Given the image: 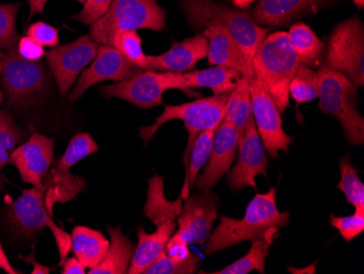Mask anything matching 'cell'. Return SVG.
I'll return each mask as SVG.
<instances>
[{
    "label": "cell",
    "instance_id": "obj_1",
    "mask_svg": "<svg viewBox=\"0 0 364 274\" xmlns=\"http://www.w3.org/2000/svg\"><path fill=\"white\" fill-rule=\"evenodd\" d=\"M220 222L208 237L206 255H213L242 241H252L272 228H283L290 223V214L279 211L276 204V188L267 194H257L242 218L220 216Z\"/></svg>",
    "mask_w": 364,
    "mask_h": 274
},
{
    "label": "cell",
    "instance_id": "obj_2",
    "mask_svg": "<svg viewBox=\"0 0 364 274\" xmlns=\"http://www.w3.org/2000/svg\"><path fill=\"white\" fill-rule=\"evenodd\" d=\"M255 77L271 94L278 110L284 112L289 105V85L302 66L287 32L267 34L252 60Z\"/></svg>",
    "mask_w": 364,
    "mask_h": 274
},
{
    "label": "cell",
    "instance_id": "obj_3",
    "mask_svg": "<svg viewBox=\"0 0 364 274\" xmlns=\"http://www.w3.org/2000/svg\"><path fill=\"white\" fill-rule=\"evenodd\" d=\"M181 6L192 28H205L212 24L224 26L251 63L269 34V28L259 26L250 14L215 3L214 0H182Z\"/></svg>",
    "mask_w": 364,
    "mask_h": 274
},
{
    "label": "cell",
    "instance_id": "obj_4",
    "mask_svg": "<svg viewBox=\"0 0 364 274\" xmlns=\"http://www.w3.org/2000/svg\"><path fill=\"white\" fill-rule=\"evenodd\" d=\"M228 96L229 93L214 94L190 103L166 105L164 107V112L155 120L154 124L139 129V136L144 143L150 142L161 126L171 120H182L188 132L187 148L183 153V164L187 173L194 141L201 132L208 129H218L222 124L226 114Z\"/></svg>",
    "mask_w": 364,
    "mask_h": 274
},
{
    "label": "cell",
    "instance_id": "obj_5",
    "mask_svg": "<svg viewBox=\"0 0 364 274\" xmlns=\"http://www.w3.org/2000/svg\"><path fill=\"white\" fill-rule=\"evenodd\" d=\"M318 75V110L337 118L346 140L353 146L364 142V118L357 107L358 88L343 73L322 66Z\"/></svg>",
    "mask_w": 364,
    "mask_h": 274
},
{
    "label": "cell",
    "instance_id": "obj_6",
    "mask_svg": "<svg viewBox=\"0 0 364 274\" xmlns=\"http://www.w3.org/2000/svg\"><path fill=\"white\" fill-rule=\"evenodd\" d=\"M167 12L156 0H112L109 9L90 28L89 36L100 45L112 46L118 32L167 28Z\"/></svg>",
    "mask_w": 364,
    "mask_h": 274
},
{
    "label": "cell",
    "instance_id": "obj_7",
    "mask_svg": "<svg viewBox=\"0 0 364 274\" xmlns=\"http://www.w3.org/2000/svg\"><path fill=\"white\" fill-rule=\"evenodd\" d=\"M8 221L18 234L26 237L36 236L44 228L53 233L58 247L59 265H63L71 251L73 239L71 235L53 220L52 214L47 210L44 201V187L33 186L22 191V195L14 200L7 210Z\"/></svg>",
    "mask_w": 364,
    "mask_h": 274
},
{
    "label": "cell",
    "instance_id": "obj_8",
    "mask_svg": "<svg viewBox=\"0 0 364 274\" xmlns=\"http://www.w3.org/2000/svg\"><path fill=\"white\" fill-rule=\"evenodd\" d=\"M0 81L8 105L26 107L38 102L48 85V75L41 60L24 59L16 46L5 51L0 65Z\"/></svg>",
    "mask_w": 364,
    "mask_h": 274
},
{
    "label": "cell",
    "instance_id": "obj_9",
    "mask_svg": "<svg viewBox=\"0 0 364 274\" xmlns=\"http://www.w3.org/2000/svg\"><path fill=\"white\" fill-rule=\"evenodd\" d=\"M168 90H180L192 98L200 95L187 87L182 73L153 70H140L128 79L102 87L100 92L105 99L116 98L149 110L161 105L164 93Z\"/></svg>",
    "mask_w": 364,
    "mask_h": 274
},
{
    "label": "cell",
    "instance_id": "obj_10",
    "mask_svg": "<svg viewBox=\"0 0 364 274\" xmlns=\"http://www.w3.org/2000/svg\"><path fill=\"white\" fill-rule=\"evenodd\" d=\"M325 66L343 73L359 89L364 85V28L359 18L346 20L329 36Z\"/></svg>",
    "mask_w": 364,
    "mask_h": 274
},
{
    "label": "cell",
    "instance_id": "obj_11",
    "mask_svg": "<svg viewBox=\"0 0 364 274\" xmlns=\"http://www.w3.org/2000/svg\"><path fill=\"white\" fill-rule=\"evenodd\" d=\"M100 44L90 36H83L68 44L56 46L45 53L59 94L65 96L77 78L95 58Z\"/></svg>",
    "mask_w": 364,
    "mask_h": 274
},
{
    "label": "cell",
    "instance_id": "obj_12",
    "mask_svg": "<svg viewBox=\"0 0 364 274\" xmlns=\"http://www.w3.org/2000/svg\"><path fill=\"white\" fill-rule=\"evenodd\" d=\"M250 95L253 120L264 148L272 159H278L280 151L288 152L294 138L286 134L275 101L255 77L250 79Z\"/></svg>",
    "mask_w": 364,
    "mask_h": 274
},
{
    "label": "cell",
    "instance_id": "obj_13",
    "mask_svg": "<svg viewBox=\"0 0 364 274\" xmlns=\"http://www.w3.org/2000/svg\"><path fill=\"white\" fill-rule=\"evenodd\" d=\"M140 70L138 66L128 60L114 47L100 45L95 58L90 63L89 68H85L81 73L75 88L69 94V102L73 104L79 101L90 88L97 83H104L106 80L119 83Z\"/></svg>",
    "mask_w": 364,
    "mask_h": 274
},
{
    "label": "cell",
    "instance_id": "obj_14",
    "mask_svg": "<svg viewBox=\"0 0 364 274\" xmlns=\"http://www.w3.org/2000/svg\"><path fill=\"white\" fill-rule=\"evenodd\" d=\"M238 150V161L236 167L229 173L227 183L232 191H240L247 187L257 188V176H267L269 159L253 116L247 120Z\"/></svg>",
    "mask_w": 364,
    "mask_h": 274
},
{
    "label": "cell",
    "instance_id": "obj_15",
    "mask_svg": "<svg viewBox=\"0 0 364 274\" xmlns=\"http://www.w3.org/2000/svg\"><path fill=\"white\" fill-rule=\"evenodd\" d=\"M218 208L220 198L210 190L196 194L189 199L187 198L177 218L176 233L185 239L188 245L204 244L218 218Z\"/></svg>",
    "mask_w": 364,
    "mask_h": 274
},
{
    "label": "cell",
    "instance_id": "obj_16",
    "mask_svg": "<svg viewBox=\"0 0 364 274\" xmlns=\"http://www.w3.org/2000/svg\"><path fill=\"white\" fill-rule=\"evenodd\" d=\"M54 146L53 139L33 132L26 142L11 153L9 163L18 169L24 183L41 186L54 163Z\"/></svg>",
    "mask_w": 364,
    "mask_h": 274
},
{
    "label": "cell",
    "instance_id": "obj_17",
    "mask_svg": "<svg viewBox=\"0 0 364 274\" xmlns=\"http://www.w3.org/2000/svg\"><path fill=\"white\" fill-rule=\"evenodd\" d=\"M238 146L239 137L236 128L224 118L222 124L215 130L210 157L203 167V173L198 176L194 184L198 190H212L223 176L228 173L235 161Z\"/></svg>",
    "mask_w": 364,
    "mask_h": 274
},
{
    "label": "cell",
    "instance_id": "obj_18",
    "mask_svg": "<svg viewBox=\"0 0 364 274\" xmlns=\"http://www.w3.org/2000/svg\"><path fill=\"white\" fill-rule=\"evenodd\" d=\"M208 41L204 34L173 43L171 50L161 55L147 56L146 70L185 73L193 70L196 63L208 57Z\"/></svg>",
    "mask_w": 364,
    "mask_h": 274
},
{
    "label": "cell",
    "instance_id": "obj_19",
    "mask_svg": "<svg viewBox=\"0 0 364 274\" xmlns=\"http://www.w3.org/2000/svg\"><path fill=\"white\" fill-rule=\"evenodd\" d=\"M204 36L208 41L210 65L232 69L249 79L255 77L252 63L247 60L240 46L224 26L220 24L206 26Z\"/></svg>",
    "mask_w": 364,
    "mask_h": 274
},
{
    "label": "cell",
    "instance_id": "obj_20",
    "mask_svg": "<svg viewBox=\"0 0 364 274\" xmlns=\"http://www.w3.org/2000/svg\"><path fill=\"white\" fill-rule=\"evenodd\" d=\"M331 0H257L253 20L267 28L286 26L301 17L309 10Z\"/></svg>",
    "mask_w": 364,
    "mask_h": 274
},
{
    "label": "cell",
    "instance_id": "obj_21",
    "mask_svg": "<svg viewBox=\"0 0 364 274\" xmlns=\"http://www.w3.org/2000/svg\"><path fill=\"white\" fill-rule=\"evenodd\" d=\"M177 230V223L157 226L156 231L147 234L142 226L138 228L139 243L131 261L128 273L143 274L163 253L167 241Z\"/></svg>",
    "mask_w": 364,
    "mask_h": 274
},
{
    "label": "cell",
    "instance_id": "obj_22",
    "mask_svg": "<svg viewBox=\"0 0 364 274\" xmlns=\"http://www.w3.org/2000/svg\"><path fill=\"white\" fill-rule=\"evenodd\" d=\"M44 201L49 214H53L55 204H67L85 190V179L71 172L61 171L53 165L43 181Z\"/></svg>",
    "mask_w": 364,
    "mask_h": 274
},
{
    "label": "cell",
    "instance_id": "obj_23",
    "mask_svg": "<svg viewBox=\"0 0 364 274\" xmlns=\"http://www.w3.org/2000/svg\"><path fill=\"white\" fill-rule=\"evenodd\" d=\"M183 208L182 198L171 201L165 196V185L161 176L154 175L149 181L147 200L144 206V216L154 223L155 226L177 223L178 216Z\"/></svg>",
    "mask_w": 364,
    "mask_h": 274
},
{
    "label": "cell",
    "instance_id": "obj_24",
    "mask_svg": "<svg viewBox=\"0 0 364 274\" xmlns=\"http://www.w3.org/2000/svg\"><path fill=\"white\" fill-rule=\"evenodd\" d=\"M110 245L100 265L90 269V274H124L134 255L136 245L122 233L120 228H108Z\"/></svg>",
    "mask_w": 364,
    "mask_h": 274
},
{
    "label": "cell",
    "instance_id": "obj_25",
    "mask_svg": "<svg viewBox=\"0 0 364 274\" xmlns=\"http://www.w3.org/2000/svg\"><path fill=\"white\" fill-rule=\"evenodd\" d=\"M71 239L73 255L87 269H93L102 263L110 245L100 231L81 225L73 228Z\"/></svg>",
    "mask_w": 364,
    "mask_h": 274
},
{
    "label": "cell",
    "instance_id": "obj_26",
    "mask_svg": "<svg viewBox=\"0 0 364 274\" xmlns=\"http://www.w3.org/2000/svg\"><path fill=\"white\" fill-rule=\"evenodd\" d=\"M279 235V228H272L262 236L253 239L250 251L239 260L227 265L224 269L213 272L214 274H247L252 271L265 273V260L269 248Z\"/></svg>",
    "mask_w": 364,
    "mask_h": 274
},
{
    "label": "cell",
    "instance_id": "obj_27",
    "mask_svg": "<svg viewBox=\"0 0 364 274\" xmlns=\"http://www.w3.org/2000/svg\"><path fill=\"white\" fill-rule=\"evenodd\" d=\"M182 77L189 89L208 88L214 94H227L236 88L241 75L226 67L215 66L203 70L188 71L182 73Z\"/></svg>",
    "mask_w": 364,
    "mask_h": 274
},
{
    "label": "cell",
    "instance_id": "obj_28",
    "mask_svg": "<svg viewBox=\"0 0 364 274\" xmlns=\"http://www.w3.org/2000/svg\"><path fill=\"white\" fill-rule=\"evenodd\" d=\"M252 116L251 105L250 79L242 77L237 83L236 88L229 93L226 104L225 120L234 125L238 132L239 143L245 135L247 120Z\"/></svg>",
    "mask_w": 364,
    "mask_h": 274
},
{
    "label": "cell",
    "instance_id": "obj_29",
    "mask_svg": "<svg viewBox=\"0 0 364 274\" xmlns=\"http://www.w3.org/2000/svg\"><path fill=\"white\" fill-rule=\"evenodd\" d=\"M288 36L302 65L310 68L316 66L322 57L325 46L324 43L311 30L310 26L301 22L294 24L290 28Z\"/></svg>",
    "mask_w": 364,
    "mask_h": 274
},
{
    "label": "cell",
    "instance_id": "obj_30",
    "mask_svg": "<svg viewBox=\"0 0 364 274\" xmlns=\"http://www.w3.org/2000/svg\"><path fill=\"white\" fill-rule=\"evenodd\" d=\"M215 130L216 129H208V130L201 132L194 141L191 154H190L189 167H188L187 173H186L185 183H183V187H182L181 195H180L182 200L187 199L189 197L190 190L196 184L198 173L208 163Z\"/></svg>",
    "mask_w": 364,
    "mask_h": 274
},
{
    "label": "cell",
    "instance_id": "obj_31",
    "mask_svg": "<svg viewBox=\"0 0 364 274\" xmlns=\"http://www.w3.org/2000/svg\"><path fill=\"white\" fill-rule=\"evenodd\" d=\"M341 181L336 186L341 190L346 200L355 208H364V184L359 179L357 169L351 164L350 157L345 155L339 159Z\"/></svg>",
    "mask_w": 364,
    "mask_h": 274
},
{
    "label": "cell",
    "instance_id": "obj_32",
    "mask_svg": "<svg viewBox=\"0 0 364 274\" xmlns=\"http://www.w3.org/2000/svg\"><path fill=\"white\" fill-rule=\"evenodd\" d=\"M289 95L298 105L318 99V71L313 70L312 68L304 65L300 66L290 83Z\"/></svg>",
    "mask_w": 364,
    "mask_h": 274
},
{
    "label": "cell",
    "instance_id": "obj_33",
    "mask_svg": "<svg viewBox=\"0 0 364 274\" xmlns=\"http://www.w3.org/2000/svg\"><path fill=\"white\" fill-rule=\"evenodd\" d=\"M97 151V143L92 138L91 135L82 132L71 139L65 152L58 161L54 162V165L61 171L69 172L77 162Z\"/></svg>",
    "mask_w": 364,
    "mask_h": 274
},
{
    "label": "cell",
    "instance_id": "obj_34",
    "mask_svg": "<svg viewBox=\"0 0 364 274\" xmlns=\"http://www.w3.org/2000/svg\"><path fill=\"white\" fill-rule=\"evenodd\" d=\"M23 139V132L16 126L7 110H0V172L9 163L10 155Z\"/></svg>",
    "mask_w": 364,
    "mask_h": 274
},
{
    "label": "cell",
    "instance_id": "obj_35",
    "mask_svg": "<svg viewBox=\"0 0 364 274\" xmlns=\"http://www.w3.org/2000/svg\"><path fill=\"white\" fill-rule=\"evenodd\" d=\"M112 46L141 70H146L147 55L143 52L142 40L136 30L118 32L112 38Z\"/></svg>",
    "mask_w": 364,
    "mask_h": 274
},
{
    "label": "cell",
    "instance_id": "obj_36",
    "mask_svg": "<svg viewBox=\"0 0 364 274\" xmlns=\"http://www.w3.org/2000/svg\"><path fill=\"white\" fill-rule=\"evenodd\" d=\"M201 258L190 253L186 259H173L164 253L143 274H193L201 265Z\"/></svg>",
    "mask_w": 364,
    "mask_h": 274
},
{
    "label": "cell",
    "instance_id": "obj_37",
    "mask_svg": "<svg viewBox=\"0 0 364 274\" xmlns=\"http://www.w3.org/2000/svg\"><path fill=\"white\" fill-rule=\"evenodd\" d=\"M21 5V3L0 4V48L3 52L16 47L19 42L16 21Z\"/></svg>",
    "mask_w": 364,
    "mask_h": 274
},
{
    "label": "cell",
    "instance_id": "obj_38",
    "mask_svg": "<svg viewBox=\"0 0 364 274\" xmlns=\"http://www.w3.org/2000/svg\"><path fill=\"white\" fill-rule=\"evenodd\" d=\"M329 223L347 243H350L364 231V208H355L353 216H336L332 214L329 216Z\"/></svg>",
    "mask_w": 364,
    "mask_h": 274
},
{
    "label": "cell",
    "instance_id": "obj_39",
    "mask_svg": "<svg viewBox=\"0 0 364 274\" xmlns=\"http://www.w3.org/2000/svg\"><path fill=\"white\" fill-rule=\"evenodd\" d=\"M26 36L33 38L43 47H54L59 45V31L46 22L38 21L31 24L26 30Z\"/></svg>",
    "mask_w": 364,
    "mask_h": 274
},
{
    "label": "cell",
    "instance_id": "obj_40",
    "mask_svg": "<svg viewBox=\"0 0 364 274\" xmlns=\"http://www.w3.org/2000/svg\"><path fill=\"white\" fill-rule=\"evenodd\" d=\"M112 1V0H85L83 9L73 19L87 26H92L107 12Z\"/></svg>",
    "mask_w": 364,
    "mask_h": 274
},
{
    "label": "cell",
    "instance_id": "obj_41",
    "mask_svg": "<svg viewBox=\"0 0 364 274\" xmlns=\"http://www.w3.org/2000/svg\"><path fill=\"white\" fill-rule=\"evenodd\" d=\"M16 51L24 59L31 61L41 60V58L45 55L44 47L26 36L20 38L16 45Z\"/></svg>",
    "mask_w": 364,
    "mask_h": 274
},
{
    "label": "cell",
    "instance_id": "obj_42",
    "mask_svg": "<svg viewBox=\"0 0 364 274\" xmlns=\"http://www.w3.org/2000/svg\"><path fill=\"white\" fill-rule=\"evenodd\" d=\"M164 253H166L168 257L173 258V259L181 260V259L189 257L191 251H189V245H188L187 241L175 232L173 236L169 238V241H167Z\"/></svg>",
    "mask_w": 364,
    "mask_h": 274
},
{
    "label": "cell",
    "instance_id": "obj_43",
    "mask_svg": "<svg viewBox=\"0 0 364 274\" xmlns=\"http://www.w3.org/2000/svg\"><path fill=\"white\" fill-rule=\"evenodd\" d=\"M63 274H85L87 273V268L81 261L77 260V258H67L65 263H63Z\"/></svg>",
    "mask_w": 364,
    "mask_h": 274
},
{
    "label": "cell",
    "instance_id": "obj_44",
    "mask_svg": "<svg viewBox=\"0 0 364 274\" xmlns=\"http://www.w3.org/2000/svg\"><path fill=\"white\" fill-rule=\"evenodd\" d=\"M28 6H30V14H28V19H32L33 16L38 14H44V8L49 0H28ZM79 3H85V0H77Z\"/></svg>",
    "mask_w": 364,
    "mask_h": 274
},
{
    "label": "cell",
    "instance_id": "obj_45",
    "mask_svg": "<svg viewBox=\"0 0 364 274\" xmlns=\"http://www.w3.org/2000/svg\"><path fill=\"white\" fill-rule=\"evenodd\" d=\"M0 269L5 270L7 273L16 274L19 273L16 269L11 267L9 260H8L7 255H6L5 251H4L3 246L0 244Z\"/></svg>",
    "mask_w": 364,
    "mask_h": 274
},
{
    "label": "cell",
    "instance_id": "obj_46",
    "mask_svg": "<svg viewBox=\"0 0 364 274\" xmlns=\"http://www.w3.org/2000/svg\"><path fill=\"white\" fill-rule=\"evenodd\" d=\"M23 260H31L32 261V265H34V269H33L32 273H49L50 272V269L47 267H44V265H40V263H36V259H34V257H33L32 255H30V257L26 258H22Z\"/></svg>",
    "mask_w": 364,
    "mask_h": 274
},
{
    "label": "cell",
    "instance_id": "obj_47",
    "mask_svg": "<svg viewBox=\"0 0 364 274\" xmlns=\"http://www.w3.org/2000/svg\"><path fill=\"white\" fill-rule=\"evenodd\" d=\"M353 3L357 7L363 8L364 6V0H353Z\"/></svg>",
    "mask_w": 364,
    "mask_h": 274
},
{
    "label": "cell",
    "instance_id": "obj_48",
    "mask_svg": "<svg viewBox=\"0 0 364 274\" xmlns=\"http://www.w3.org/2000/svg\"><path fill=\"white\" fill-rule=\"evenodd\" d=\"M4 101V94L3 92L0 91V104L3 103Z\"/></svg>",
    "mask_w": 364,
    "mask_h": 274
},
{
    "label": "cell",
    "instance_id": "obj_49",
    "mask_svg": "<svg viewBox=\"0 0 364 274\" xmlns=\"http://www.w3.org/2000/svg\"><path fill=\"white\" fill-rule=\"evenodd\" d=\"M3 55L4 52L1 51V48H0V65H1V59H3Z\"/></svg>",
    "mask_w": 364,
    "mask_h": 274
},
{
    "label": "cell",
    "instance_id": "obj_50",
    "mask_svg": "<svg viewBox=\"0 0 364 274\" xmlns=\"http://www.w3.org/2000/svg\"><path fill=\"white\" fill-rule=\"evenodd\" d=\"M0 187H1V184H0Z\"/></svg>",
    "mask_w": 364,
    "mask_h": 274
}]
</instances>
